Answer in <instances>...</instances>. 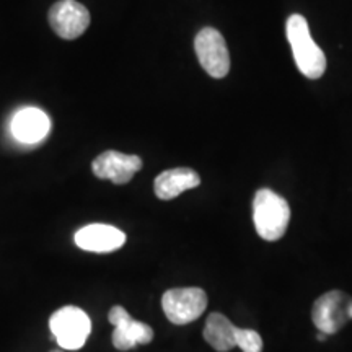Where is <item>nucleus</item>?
<instances>
[{
  "mask_svg": "<svg viewBox=\"0 0 352 352\" xmlns=\"http://www.w3.org/2000/svg\"><path fill=\"white\" fill-rule=\"evenodd\" d=\"M287 39L297 69L307 78H320L327 70V56L314 41L305 16L292 15L287 20Z\"/></svg>",
  "mask_w": 352,
  "mask_h": 352,
  "instance_id": "1",
  "label": "nucleus"
},
{
  "mask_svg": "<svg viewBox=\"0 0 352 352\" xmlns=\"http://www.w3.org/2000/svg\"><path fill=\"white\" fill-rule=\"evenodd\" d=\"M289 220V202L271 189H259L253 201V222L258 235L266 241L283 239Z\"/></svg>",
  "mask_w": 352,
  "mask_h": 352,
  "instance_id": "2",
  "label": "nucleus"
},
{
  "mask_svg": "<svg viewBox=\"0 0 352 352\" xmlns=\"http://www.w3.org/2000/svg\"><path fill=\"white\" fill-rule=\"evenodd\" d=\"M50 328L64 351H77L91 333V321L82 308L64 307L51 316Z\"/></svg>",
  "mask_w": 352,
  "mask_h": 352,
  "instance_id": "3",
  "label": "nucleus"
},
{
  "mask_svg": "<svg viewBox=\"0 0 352 352\" xmlns=\"http://www.w3.org/2000/svg\"><path fill=\"white\" fill-rule=\"evenodd\" d=\"M165 316L173 324H188L199 318L208 308V296L199 287L166 290L162 297Z\"/></svg>",
  "mask_w": 352,
  "mask_h": 352,
  "instance_id": "4",
  "label": "nucleus"
},
{
  "mask_svg": "<svg viewBox=\"0 0 352 352\" xmlns=\"http://www.w3.org/2000/svg\"><path fill=\"white\" fill-rule=\"evenodd\" d=\"M311 320L318 331L324 334H334L352 320V298L344 292L331 290L323 294L311 308Z\"/></svg>",
  "mask_w": 352,
  "mask_h": 352,
  "instance_id": "5",
  "label": "nucleus"
},
{
  "mask_svg": "<svg viewBox=\"0 0 352 352\" xmlns=\"http://www.w3.org/2000/svg\"><path fill=\"white\" fill-rule=\"evenodd\" d=\"M195 50L202 69L214 78H223L230 70L226 39L215 28H202L195 39Z\"/></svg>",
  "mask_w": 352,
  "mask_h": 352,
  "instance_id": "6",
  "label": "nucleus"
},
{
  "mask_svg": "<svg viewBox=\"0 0 352 352\" xmlns=\"http://www.w3.org/2000/svg\"><path fill=\"white\" fill-rule=\"evenodd\" d=\"M108 320L114 327L111 338L116 349L129 351L139 344H148L153 340V329L142 321L132 318L126 308L120 305L109 310Z\"/></svg>",
  "mask_w": 352,
  "mask_h": 352,
  "instance_id": "7",
  "label": "nucleus"
},
{
  "mask_svg": "<svg viewBox=\"0 0 352 352\" xmlns=\"http://www.w3.org/2000/svg\"><path fill=\"white\" fill-rule=\"evenodd\" d=\"M50 25L57 36L77 39L90 25V12L77 0H59L50 10Z\"/></svg>",
  "mask_w": 352,
  "mask_h": 352,
  "instance_id": "8",
  "label": "nucleus"
},
{
  "mask_svg": "<svg viewBox=\"0 0 352 352\" xmlns=\"http://www.w3.org/2000/svg\"><path fill=\"white\" fill-rule=\"evenodd\" d=\"M142 168V160L138 155H127L116 151L100 153L91 164L96 178L111 179L114 184L129 183L138 171Z\"/></svg>",
  "mask_w": 352,
  "mask_h": 352,
  "instance_id": "9",
  "label": "nucleus"
},
{
  "mask_svg": "<svg viewBox=\"0 0 352 352\" xmlns=\"http://www.w3.org/2000/svg\"><path fill=\"white\" fill-rule=\"evenodd\" d=\"M126 241V235L120 228L104 223H91L76 233L78 248L91 253H111L120 250Z\"/></svg>",
  "mask_w": 352,
  "mask_h": 352,
  "instance_id": "10",
  "label": "nucleus"
},
{
  "mask_svg": "<svg viewBox=\"0 0 352 352\" xmlns=\"http://www.w3.org/2000/svg\"><path fill=\"white\" fill-rule=\"evenodd\" d=\"M50 116L39 108H23L13 116L10 132L21 144H38L50 134Z\"/></svg>",
  "mask_w": 352,
  "mask_h": 352,
  "instance_id": "11",
  "label": "nucleus"
},
{
  "mask_svg": "<svg viewBox=\"0 0 352 352\" xmlns=\"http://www.w3.org/2000/svg\"><path fill=\"white\" fill-rule=\"evenodd\" d=\"M201 184L199 175L191 168H171L160 173L153 182V191L158 199L170 201L178 197L188 189L197 188Z\"/></svg>",
  "mask_w": 352,
  "mask_h": 352,
  "instance_id": "12",
  "label": "nucleus"
},
{
  "mask_svg": "<svg viewBox=\"0 0 352 352\" xmlns=\"http://www.w3.org/2000/svg\"><path fill=\"white\" fill-rule=\"evenodd\" d=\"M235 329L236 327L227 316L219 314V311H214L206 321L204 340L217 352H227L236 346Z\"/></svg>",
  "mask_w": 352,
  "mask_h": 352,
  "instance_id": "13",
  "label": "nucleus"
},
{
  "mask_svg": "<svg viewBox=\"0 0 352 352\" xmlns=\"http://www.w3.org/2000/svg\"><path fill=\"white\" fill-rule=\"evenodd\" d=\"M235 342L243 352H261L263 351V338L259 336L254 329L239 328L235 329Z\"/></svg>",
  "mask_w": 352,
  "mask_h": 352,
  "instance_id": "14",
  "label": "nucleus"
},
{
  "mask_svg": "<svg viewBox=\"0 0 352 352\" xmlns=\"http://www.w3.org/2000/svg\"><path fill=\"white\" fill-rule=\"evenodd\" d=\"M327 336H328V334H324V333H318V341H324V340H327Z\"/></svg>",
  "mask_w": 352,
  "mask_h": 352,
  "instance_id": "15",
  "label": "nucleus"
},
{
  "mask_svg": "<svg viewBox=\"0 0 352 352\" xmlns=\"http://www.w3.org/2000/svg\"><path fill=\"white\" fill-rule=\"evenodd\" d=\"M51 352H63V351H51Z\"/></svg>",
  "mask_w": 352,
  "mask_h": 352,
  "instance_id": "16",
  "label": "nucleus"
}]
</instances>
